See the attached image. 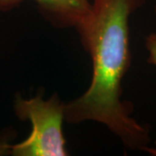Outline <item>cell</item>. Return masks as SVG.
<instances>
[{"mask_svg": "<svg viewBox=\"0 0 156 156\" xmlns=\"http://www.w3.org/2000/svg\"><path fill=\"white\" fill-rule=\"evenodd\" d=\"M146 0H91L88 18L76 30L92 61V77L82 95L63 102L64 121H92L109 129L131 150L149 145L150 129L132 116L122 99V80L131 65L129 17Z\"/></svg>", "mask_w": 156, "mask_h": 156, "instance_id": "obj_1", "label": "cell"}, {"mask_svg": "<svg viewBox=\"0 0 156 156\" xmlns=\"http://www.w3.org/2000/svg\"><path fill=\"white\" fill-rule=\"evenodd\" d=\"M14 113L21 121H29L31 133L24 140L15 144H0V151L15 156H66L63 135V102L57 93L49 99L42 94L25 99L17 94L14 99Z\"/></svg>", "mask_w": 156, "mask_h": 156, "instance_id": "obj_2", "label": "cell"}, {"mask_svg": "<svg viewBox=\"0 0 156 156\" xmlns=\"http://www.w3.org/2000/svg\"><path fill=\"white\" fill-rule=\"evenodd\" d=\"M27 0H0V11L7 12ZM40 15L56 29L79 28L91 11V0H30Z\"/></svg>", "mask_w": 156, "mask_h": 156, "instance_id": "obj_3", "label": "cell"}, {"mask_svg": "<svg viewBox=\"0 0 156 156\" xmlns=\"http://www.w3.org/2000/svg\"><path fill=\"white\" fill-rule=\"evenodd\" d=\"M145 46L147 51V63L156 67V33H150L146 37Z\"/></svg>", "mask_w": 156, "mask_h": 156, "instance_id": "obj_4", "label": "cell"}, {"mask_svg": "<svg viewBox=\"0 0 156 156\" xmlns=\"http://www.w3.org/2000/svg\"><path fill=\"white\" fill-rule=\"evenodd\" d=\"M141 151H144L146 153H148L149 154L153 156H156V148L154 147H151L149 146H147V147H144Z\"/></svg>", "mask_w": 156, "mask_h": 156, "instance_id": "obj_5", "label": "cell"}, {"mask_svg": "<svg viewBox=\"0 0 156 156\" xmlns=\"http://www.w3.org/2000/svg\"><path fill=\"white\" fill-rule=\"evenodd\" d=\"M154 12H155V14H156V6L154 7Z\"/></svg>", "mask_w": 156, "mask_h": 156, "instance_id": "obj_6", "label": "cell"}]
</instances>
